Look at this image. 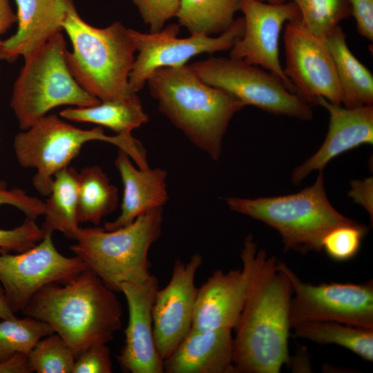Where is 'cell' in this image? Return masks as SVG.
<instances>
[{"mask_svg":"<svg viewBox=\"0 0 373 373\" xmlns=\"http://www.w3.org/2000/svg\"><path fill=\"white\" fill-rule=\"evenodd\" d=\"M40 289L23 314L50 325L77 355L86 348L107 344L122 327L118 298L91 270Z\"/></svg>","mask_w":373,"mask_h":373,"instance_id":"1","label":"cell"},{"mask_svg":"<svg viewBox=\"0 0 373 373\" xmlns=\"http://www.w3.org/2000/svg\"><path fill=\"white\" fill-rule=\"evenodd\" d=\"M269 260L247 294L233 327V361L238 372L278 373L289 361L288 339L292 289Z\"/></svg>","mask_w":373,"mask_h":373,"instance_id":"2","label":"cell"},{"mask_svg":"<svg viewBox=\"0 0 373 373\" xmlns=\"http://www.w3.org/2000/svg\"><path fill=\"white\" fill-rule=\"evenodd\" d=\"M146 84L159 111L196 147L218 160L229 124L245 104L204 82L188 65L158 68Z\"/></svg>","mask_w":373,"mask_h":373,"instance_id":"3","label":"cell"},{"mask_svg":"<svg viewBox=\"0 0 373 373\" xmlns=\"http://www.w3.org/2000/svg\"><path fill=\"white\" fill-rule=\"evenodd\" d=\"M62 30L73 47L66 53L68 68L83 89L101 102L122 101L137 95L128 84L136 52L131 28L119 21L94 27L73 6Z\"/></svg>","mask_w":373,"mask_h":373,"instance_id":"4","label":"cell"},{"mask_svg":"<svg viewBox=\"0 0 373 373\" xmlns=\"http://www.w3.org/2000/svg\"><path fill=\"white\" fill-rule=\"evenodd\" d=\"M162 213V207L153 209L111 231L79 227L70 249L106 286L119 291L122 283H142L152 275L149 251L160 236Z\"/></svg>","mask_w":373,"mask_h":373,"instance_id":"5","label":"cell"},{"mask_svg":"<svg viewBox=\"0 0 373 373\" xmlns=\"http://www.w3.org/2000/svg\"><path fill=\"white\" fill-rule=\"evenodd\" d=\"M225 201L232 211L277 230L285 251L301 254L320 251L328 231L354 221L340 213L329 202L322 171L312 186L296 193L253 199L229 197Z\"/></svg>","mask_w":373,"mask_h":373,"instance_id":"6","label":"cell"},{"mask_svg":"<svg viewBox=\"0 0 373 373\" xmlns=\"http://www.w3.org/2000/svg\"><path fill=\"white\" fill-rule=\"evenodd\" d=\"M93 140L117 146L137 163L138 168L149 166L144 149L132 135L108 136L101 126L82 129L56 115H46L18 133L12 146L19 165L36 170L32 178L34 188L39 194L48 196L55 174L69 166L83 145Z\"/></svg>","mask_w":373,"mask_h":373,"instance_id":"7","label":"cell"},{"mask_svg":"<svg viewBox=\"0 0 373 373\" xmlns=\"http://www.w3.org/2000/svg\"><path fill=\"white\" fill-rule=\"evenodd\" d=\"M66 47L60 32L24 58L10 99L21 130L57 106L86 107L101 102L83 89L72 75L66 59Z\"/></svg>","mask_w":373,"mask_h":373,"instance_id":"8","label":"cell"},{"mask_svg":"<svg viewBox=\"0 0 373 373\" xmlns=\"http://www.w3.org/2000/svg\"><path fill=\"white\" fill-rule=\"evenodd\" d=\"M206 84L262 111L310 120L311 105L270 72L242 60L211 57L188 65Z\"/></svg>","mask_w":373,"mask_h":373,"instance_id":"9","label":"cell"},{"mask_svg":"<svg viewBox=\"0 0 373 373\" xmlns=\"http://www.w3.org/2000/svg\"><path fill=\"white\" fill-rule=\"evenodd\" d=\"M277 268L289 278L294 296L291 298V328L309 322H337L373 329V282L322 283L303 282L285 263Z\"/></svg>","mask_w":373,"mask_h":373,"instance_id":"10","label":"cell"},{"mask_svg":"<svg viewBox=\"0 0 373 373\" xmlns=\"http://www.w3.org/2000/svg\"><path fill=\"white\" fill-rule=\"evenodd\" d=\"M240 257L241 269L215 271L198 288L192 329L233 330L251 285L269 260L251 235L245 238Z\"/></svg>","mask_w":373,"mask_h":373,"instance_id":"11","label":"cell"},{"mask_svg":"<svg viewBox=\"0 0 373 373\" xmlns=\"http://www.w3.org/2000/svg\"><path fill=\"white\" fill-rule=\"evenodd\" d=\"M244 28L243 17H240L216 37L190 35L179 38L180 26L175 23L156 32L144 33L131 29L137 55L129 75L131 90L137 93L158 68L182 66L194 56L230 50L242 37Z\"/></svg>","mask_w":373,"mask_h":373,"instance_id":"12","label":"cell"},{"mask_svg":"<svg viewBox=\"0 0 373 373\" xmlns=\"http://www.w3.org/2000/svg\"><path fill=\"white\" fill-rule=\"evenodd\" d=\"M53 232L44 231L34 247L17 254H0V282L10 308L22 312L31 298L47 285L64 282L87 269L77 256L67 257L56 248Z\"/></svg>","mask_w":373,"mask_h":373,"instance_id":"13","label":"cell"},{"mask_svg":"<svg viewBox=\"0 0 373 373\" xmlns=\"http://www.w3.org/2000/svg\"><path fill=\"white\" fill-rule=\"evenodd\" d=\"M285 74L295 93L310 105L320 97L341 106V92L332 56L323 39L312 35L301 17L284 28Z\"/></svg>","mask_w":373,"mask_h":373,"instance_id":"14","label":"cell"},{"mask_svg":"<svg viewBox=\"0 0 373 373\" xmlns=\"http://www.w3.org/2000/svg\"><path fill=\"white\" fill-rule=\"evenodd\" d=\"M245 23L242 37L230 49L229 57L258 66L274 74L295 93L279 57V38L284 25L300 17L292 1L272 4L258 0H240Z\"/></svg>","mask_w":373,"mask_h":373,"instance_id":"15","label":"cell"},{"mask_svg":"<svg viewBox=\"0 0 373 373\" xmlns=\"http://www.w3.org/2000/svg\"><path fill=\"white\" fill-rule=\"evenodd\" d=\"M202 257L194 254L184 262H175L169 283L157 289L153 306V334L160 358L164 361L191 329L198 288L195 274Z\"/></svg>","mask_w":373,"mask_h":373,"instance_id":"16","label":"cell"},{"mask_svg":"<svg viewBox=\"0 0 373 373\" xmlns=\"http://www.w3.org/2000/svg\"><path fill=\"white\" fill-rule=\"evenodd\" d=\"M158 280L151 275L142 283L120 285L127 302L128 321L124 344L117 360L121 368L131 373H163V361L154 342L152 310Z\"/></svg>","mask_w":373,"mask_h":373,"instance_id":"17","label":"cell"},{"mask_svg":"<svg viewBox=\"0 0 373 373\" xmlns=\"http://www.w3.org/2000/svg\"><path fill=\"white\" fill-rule=\"evenodd\" d=\"M318 105L329 114V128L319 149L291 175L292 182L300 184L314 171H323L327 163L340 154L362 144L373 143V106L366 105L346 108L331 104L320 97Z\"/></svg>","mask_w":373,"mask_h":373,"instance_id":"18","label":"cell"},{"mask_svg":"<svg viewBox=\"0 0 373 373\" xmlns=\"http://www.w3.org/2000/svg\"><path fill=\"white\" fill-rule=\"evenodd\" d=\"M17 29L0 41L1 59L13 61L28 56L62 30L73 0H15Z\"/></svg>","mask_w":373,"mask_h":373,"instance_id":"19","label":"cell"},{"mask_svg":"<svg viewBox=\"0 0 373 373\" xmlns=\"http://www.w3.org/2000/svg\"><path fill=\"white\" fill-rule=\"evenodd\" d=\"M167 373H237L233 361L232 329H191L163 361Z\"/></svg>","mask_w":373,"mask_h":373,"instance_id":"20","label":"cell"},{"mask_svg":"<svg viewBox=\"0 0 373 373\" xmlns=\"http://www.w3.org/2000/svg\"><path fill=\"white\" fill-rule=\"evenodd\" d=\"M123 184L121 212L117 218L104 224L108 231L125 227L137 217L168 200L166 171L161 168L140 169L132 164L129 155L119 149L115 160Z\"/></svg>","mask_w":373,"mask_h":373,"instance_id":"21","label":"cell"},{"mask_svg":"<svg viewBox=\"0 0 373 373\" xmlns=\"http://www.w3.org/2000/svg\"><path fill=\"white\" fill-rule=\"evenodd\" d=\"M323 40L334 62L341 92V104L355 108L373 104V76L354 55L339 26Z\"/></svg>","mask_w":373,"mask_h":373,"instance_id":"22","label":"cell"},{"mask_svg":"<svg viewBox=\"0 0 373 373\" xmlns=\"http://www.w3.org/2000/svg\"><path fill=\"white\" fill-rule=\"evenodd\" d=\"M78 175L76 169L69 166L55 174L45 202L44 232L57 231L72 239L79 229Z\"/></svg>","mask_w":373,"mask_h":373,"instance_id":"23","label":"cell"},{"mask_svg":"<svg viewBox=\"0 0 373 373\" xmlns=\"http://www.w3.org/2000/svg\"><path fill=\"white\" fill-rule=\"evenodd\" d=\"M59 115L63 119L106 126L117 135H131L133 130L149 121L137 95L122 101L100 102L91 106L66 108Z\"/></svg>","mask_w":373,"mask_h":373,"instance_id":"24","label":"cell"},{"mask_svg":"<svg viewBox=\"0 0 373 373\" xmlns=\"http://www.w3.org/2000/svg\"><path fill=\"white\" fill-rule=\"evenodd\" d=\"M119 203L117 187L97 165L85 167L78 175L77 218L80 223L99 224Z\"/></svg>","mask_w":373,"mask_h":373,"instance_id":"25","label":"cell"},{"mask_svg":"<svg viewBox=\"0 0 373 373\" xmlns=\"http://www.w3.org/2000/svg\"><path fill=\"white\" fill-rule=\"evenodd\" d=\"M240 0H180L176 18L191 35L221 34L234 21Z\"/></svg>","mask_w":373,"mask_h":373,"instance_id":"26","label":"cell"},{"mask_svg":"<svg viewBox=\"0 0 373 373\" xmlns=\"http://www.w3.org/2000/svg\"><path fill=\"white\" fill-rule=\"evenodd\" d=\"M295 335L318 344L345 347L363 360L373 361V329L337 322H309L293 327Z\"/></svg>","mask_w":373,"mask_h":373,"instance_id":"27","label":"cell"},{"mask_svg":"<svg viewBox=\"0 0 373 373\" xmlns=\"http://www.w3.org/2000/svg\"><path fill=\"white\" fill-rule=\"evenodd\" d=\"M46 323L27 316L1 319L0 321V361L18 353L28 354L42 338L54 333Z\"/></svg>","mask_w":373,"mask_h":373,"instance_id":"28","label":"cell"},{"mask_svg":"<svg viewBox=\"0 0 373 373\" xmlns=\"http://www.w3.org/2000/svg\"><path fill=\"white\" fill-rule=\"evenodd\" d=\"M300 11L301 20L314 36L323 39L352 15L349 0H291Z\"/></svg>","mask_w":373,"mask_h":373,"instance_id":"29","label":"cell"},{"mask_svg":"<svg viewBox=\"0 0 373 373\" xmlns=\"http://www.w3.org/2000/svg\"><path fill=\"white\" fill-rule=\"evenodd\" d=\"M77 353L59 335L54 332L41 338L28 353L32 372L73 373Z\"/></svg>","mask_w":373,"mask_h":373,"instance_id":"30","label":"cell"},{"mask_svg":"<svg viewBox=\"0 0 373 373\" xmlns=\"http://www.w3.org/2000/svg\"><path fill=\"white\" fill-rule=\"evenodd\" d=\"M368 229L356 221L337 226L323 238L321 249L332 259L347 261L359 251L361 242Z\"/></svg>","mask_w":373,"mask_h":373,"instance_id":"31","label":"cell"},{"mask_svg":"<svg viewBox=\"0 0 373 373\" xmlns=\"http://www.w3.org/2000/svg\"><path fill=\"white\" fill-rule=\"evenodd\" d=\"M44 236V232L35 219L26 218L14 229H0V249L3 251L22 252L34 247Z\"/></svg>","mask_w":373,"mask_h":373,"instance_id":"32","label":"cell"},{"mask_svg":"<svg viewBox=\"0 0 373 373\" xmlns=\"http://www.w3.org/2000/svg\"><path fill=\"white\" fill-rule=\"evenodd\" d=\"M142 20L156 32L164 28L166 21L176 17L180 0H132Z\"/></svg>","mask_w":373,"mask_h":373,"instance_id":"33","label":"cell"},{"mask_svg":"<svg viewBox=\"0 0 373 373\" xmlns=\"http://www.w3.org/2000/svg\"><path fill=\"white\" fill-rule=\"evenodd\" d=\"M113 364L106 344L90 346L78 354L73 373H111Z\"/></svg>","mask_w":373,"mask_h":373,"instance_id":"34","label":"cell"},{"mask_svg":"<svg viewBox=\"0 0 373 373\" xmlns=\"http://www.w3.org/2000/svg\"><path fill=\"white\" fill-rule=\"evenodd\" d=\"M7 204L22 211L26 218L36 219L44 216L45 202L36 197L30 196L19 188L8 189L6 183L0 180V207Z\"/></svg>","mask_w":373,"mask_h":373,"instance_id":"35","label":"cell"},{"mask_svg":"<svg viewBox=\"0 0 373 373\" xmlns=\"http://www.w3.org/2000/svg\"><path fill=\"white\" fill-rule=\"evenodd\" d=\"M358 32L373 41V0H349Z\"/></svg>","mask_w":373,"mask_h":373,"instance_id":"36","label":"cell"},{"mask_svg":"<svg viewBox=\"0 0 373 373\" xmlns=\"http://www.w3.org/2000/svg\"><path fill=\"white\" fill-rule=\"evenodd\" d=\"M372 178L363 180H353L348 195L356 203L361 204L370 214L372 220Z\"/></svg>","mask_w":373,"mask_h":373,"instance_id":"37","label":"cell"},{"mask_svg":"<svg viewBox=\"0 0 373 373\" xmlns=\"http://www.w3.org/2000/svg\"><path fill=\"white\" fill-rule=\"evenodd\" d=\"M28 354L18 353L10 358L0 361V373H32Z\"/></svg>","mask_w":373,"mask_h":373,"instance_id":"38","label":"cell"},{"mask_svg":"<svg viewBox=\"0 0 373 373\" xmlns=\"http://www.w3.org/2000/svg\"><path fill=\"white\" fill-rule=\"evenodd\" d=\"M15 23H17V15L12 9L10 0H0V35L6 32Z\"/></svg>","mask_w":373,"mask_h":373,"instance_id":"39","label":"cell"},{"mask_svg":"<svg viewBox=\"0 0 373 373\" xmlns=\"http://www.w3.org/2000/svg\"><path fill=\"white\" fill-rule=\"evenodd\" d=\"M15 314L9 307L3 287L0 285V319L15 318Z\"/></svg>","mask_w":373,"mask_h":373,"instance_id":"40","label":"cell"},{"mask_svg":"<svg viewBox=\"0 0 373 373\" xmlns=\"http://www.w3.org/2000/svg\"><path fill=\"white\" fill-rule=\"evenodd\" d=\"M258 1L265 2V3H272V4H278V3H285L291 0H258Z\"/></svg>","mask_w":373,"mask_h":373,"instance_id":"41","label":"cell"},{"mask_svg":"<svg viewBox=\"0 0 373 373\" xmlns=\"http://www.w3.org/2000/svg\"><path fill=\"white\" fill-rule=\"evenodd\" d=\"M0 59H1V56H0Z\"/></svg>","mask_w":373,"mask_h":373,"instance_id":"42","label":"cell"}]
</instances>
